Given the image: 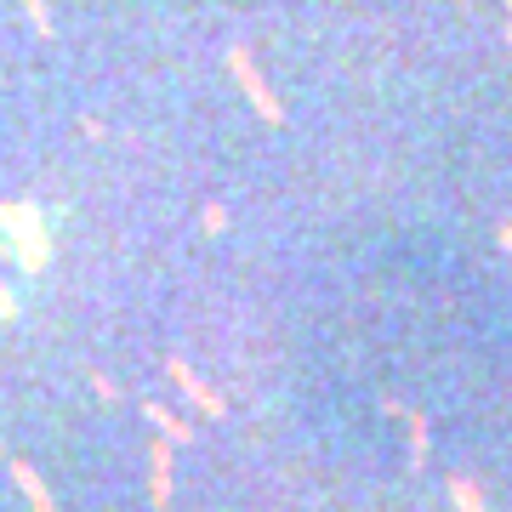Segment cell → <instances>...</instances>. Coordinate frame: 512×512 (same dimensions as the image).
Instances as JSON below:
<instances>
[{
	"label": "cell",
	"instance_id": "obj_1",
	"mask_svg": "<svg viewBox=\"0 0 512 512\" xmlns=\"http://www.w3.org/2000/svg\"><path fill=\"white\" fill-rule=\"evenodd\" d=\"M228 69H234L239 92L251 97V109L262 114V120H268V126H274V120H285V109H279V97L268 92V80H262V74H256V57L245 52V46H234V52H228Z\"/></svg>",
	"mask_w": 512,
	"mask_h": 512
},
{
	"label": "cell",
	"instance_id": "obj_2",
	"mask_svg": "<svg viewBox=\"0 0 512 512\" xmlns=\"http://www.w3.org/2000/svg\"><path fill=\"white\" fill-rule=\"evenodd\" d=\"M171 382L183 387V393H188V399H194V404H200L205 416H222V399H217V393H211V387L200 382V376H194V370L183 365V359H171Z\"/></svg>",
	"mask_w": 512,
	"mask_h": 512
},
{
	"label": "cell",
	"instance_id": "obj_3",
	"mask_svg": "<svg viewBox=\"0 0 512 512\" xmlns=\"http://www.w3.org/2000/svg\"><path fill=\"white\" fill-rule=\"evenodd\" d=\"M148 478H154V507H165L171 501V444H154L148 450Z\"/></svg>",
	"mask_w": 512,
	"mask_h": 512
},
{
	"label": "cell",
	"instance_id": "obj_4",
	"mask_svg": "<svg viewBox=\"0 0 512 512\" xmlns=\"http://www.w3.org/2000/svg\"><path fill=\"white\" fill-rule=\"evenodd\" d=\"M12 478H18V490L29 495V507L35 512H57V501L46 495V484H40V473L29 467V461H12Z\"/></svg>",
	"mask_w": 512,
	"mask_h": 512
},
{
	"label": "cell",
	"instance_id": "obj_5",
	"mask_svg": "<svg viewBox=\"0 0 512 512\" xmlns=\"http://www.w3.org/2000/svg\"><path fill=\"white\" fill-rule=\"evenodd\" d=\"M143 410H148V421L160 427V439H165V444H183V439H194V433H188V427H183L177 416H165L160 404H143Z\"/></svg>",
	"mask_w": 512,
	"mask_h": 512
},
{
	"label": "cell",
	"instance_id": "obj_6",
	"mask_svg": "<svg viewBox=\"0 0 512 512\" xmlns=\"http://www.w3.org/2000/svg\"><path fill=\"white\" fill-rule=\"evenodd\" d=\"M450 495H456V507H461V512H490V507H484V495H478L473 478H456V484H450Z\"/></svg>",
	"mask_w": 512,
	"mask_h": 512
},
{
	"label": "cell",
	"instance_id": "obj_7",
	"mask_svg": "<svg viewBox=\"0 0 512 512\" xmlns=\"http://www.w3.org/2000/svg\"><path fill=\"white\" fill-rule=\"evenodd\" d=\"M501 245H507V251H512V222H507V228H501Z\"/></svg>",
	"mask_w": 512,
	"mask_h": 512
},
{
	"label": "cell",
	"instance_id": "obj_8",
	"mask_svg": "<svg viewBox=\"0 0 512 512\" xmlns=\"http://www.w3.org/2000/svg\"><path fill=\"white\" fill-rule=\"evenodd\" d=\"M501 6H507V18H512V0H501ZM507 40H512V23H507Z\"/></svg>",
	"mask_w": 512,
	"mask_h": 512
}]
</instances>
